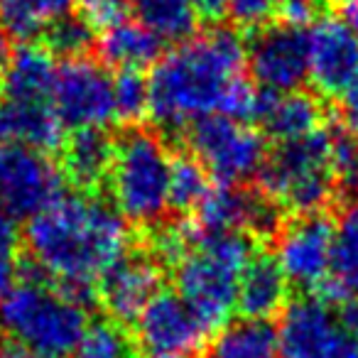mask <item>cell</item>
Wrapping results in <instances>:
<instances>
[{
	"label": "cell",
	"instance_id": "cell-19",
	"mask_svg": "<svg viewBox=\"0 0 358 358\" xmlns=\"http://www.w3.org/2000/svg\"><path fill=\"white\" fill-rule=\"evenodd\" d=\"M322 106L314 96L304 91H289V94H275V91L260 89V103L255 120L263 130L278 143L297 140L322 128Z\"/></svg>",
	"mask_w": 358,
	"mask_h": 358
},
{
	"label": "cell",
	"instance_id": "cell-1",
	"mask_svg": "<svg viewBox=\"0 0 358 358\" xmlns=\"http://www.w3.org/2000/svg\"><path fill=\"white\" fill-rule=\"evenodd\" d=\"M27 250L37 270L81 302L128 253V224L118 209L91 194H59L27 221Z\"/></svg>",
	"mask_w": 358,
	"mask_h": 358
},
{
	"label": "cell",
	"instance_id": "cell-11",
	"mask_svg": "<svg viewBox=\"0 0 358 358\" xmlns=\"http://www.w3.org/2000/svg\"><path fill=\"white\" fill-rule=\"evenodd\" d=\"M245 64L260 89L299 91L309 79V30L292 22L260 27L248 42Z\"/></svg>",
	"mask_w": 358,
	"mask_h": 358
},
{
	"label": "cell",
	"instance_id": "cell-39",
	"mask_svg": "<svg viewBox=\"0 0 358 358\" xmlns=\"http://www.w3.org/2000/svg\"><path fill=\"white\" fill-rule=\"evenodd\" d=\"M0 358H42V356L17 346L15 341H0Z\"/></svg>",
	"mask_w": 358,
	"mask_h": 358
},
{
	"label": "cell",
	"instance_id": "cell-14",
	"mask_svg": "<svg viewBox=\"0 0 358 358\" xmlns=\"http://www.w3.org/2000/svg\"><path fill=\"white\" fill-rule=\"evenodd\" d=\"M162 268L143 250L123 253L99 280V299L115 324L138 322L148 302L159 292Z\"/></svg>",
	"mask_w": 358,
	"mask_h": 358
},
{
	"label": "cell",
	"instance_id": "cell-35",
	"mask_svg": "<svg viewBox=\"0 0 358 358\" xmlns=\"http://www.w3.org/2000/svg\"><path fill=\"white\" fill-rule=\"evenodd\" d=\"M280 10L285 15V22L307 25L317 13V0H280Z\"/></svg>",
	"mask_w": 358,
	"mask_h": 358
},
{
	"label": "cell",
	"instance_id": "cell-2",
	"mask_svg": "<svg viewBox=\"0 0 358 358\" xmlns=\"http://www.w3.org/2000/svg\"><path fill=\"white\" fill-rule=\"evenodd\" d=\"M248 45L238 32L216 27L189 37L152 66L150 115L164 130H182L219 115L231 86L243 79Z\"/></svg>",
	"mask_w": 358,
	"mask_h": 358
},
{
	"label": "cell",
	"instance_id": "cell-6",
	"mask_svg": "<svg viewBox=\"0 0 358 358\" xmlns=\"http://www.w3.org/2000/svg\"><path fill=\"white\" fill-rule=\"evenodd\" d=\"M169 150L150 130H130L115 143L108 182L115 209L125 221L152 226L169 209Z\"/></svg>",
	"mask_w": 358,
	"mask_h": 358
},
{
	"label": "cell",
	"instance_id": "cell-16",
	"mask_svg": "<svg viewBox=\"0 0 358 358\" xmlns=\"http://www.w3.org/2000/svg\"><path fill=\"white\" fill-rule=\"evenodd\" d=\"M275 201L248 192L241 185L211 187L196 209V224L201 231H238L248 236H265L278 226Z\"/></svg>",
	"mask_w": 358,
	"mask_h": 358
},
{
	"label": "cell",
	"instance_id": "cell-42",
	"mask_svg": "<svg viewBox=\"0 0 358 358\" xmlns=\"http://www.w3.org/2000/svg\"><path fill=\"white\" fill-rule=\"evenodd\" d=\"M120 358H135V356H133V353H128V356H120Z\"/></svg>",
	"mask_w": 358,
	"mask_h": 358
},
{
	"label": "cell",
	"instance_id": "cell-20",
	"mask_svg": "<svg viewBox=\"0 0 358 358\" xmlns=\"http://www.w3.org/2000/svg\"><path fill=\"white\" fill-rule=\"evenodd\" d=\"M113 155L115 143L103 128L71 130L62 155V172L74 182L76 189H99L110 174Z\"/></svg>",
	"mask_w": 358,
	"mask_h": 358
},
{
	"label": "cell",
	"instance_id": "cell-37",
	"mask_svg": "<svg viewBox=\"0 0 358 358\" xmlns=\"http://www.w3.org/2000/svg\"><path fill=\"white\" fill-rule=\"evenodd\" d=\"M338 319H341V324H343V329L348 331V336L358 343V299H351V302L343 304Z\"/></svg>",
	"mask_w": 358,
	"mask_h": 358
},
{
	"label": "cell",
	"instance_id": "cell-17",
	"mask_svg": "<svg viewBox=\"0 0 358 358\" xmlns=\"http://www.w3.org/2000/svg\"><path fill=\"white\" fill-rule=\"evenodd\" d=\"M0 143H17L52 152L64 143V125L47 101L0 96Z\"/></svg>",
	"mask_w": 358,
	"mask_h": 358
},
{
	"label": "cell",
	"instance_id": "cell-32",
	"mask_svg": "<svg viewBox=\"0 0 358 358\" xmlns=\"http://www.w3.org/2000/svg\"><path fill=\"white\" fill-rule=\"evenodd\" d=\"M280 10V0H229L226 15L243 30H260Z\"/></svg>",
	"mask_w": 358,
	"mask_h": 358
},
{
	"label": "cell",
	"instance_id": "cell-18",
	"mask_svg": "<svg viewBox=\"0 0 358 358\" xmlns=\"http://www.w3.org/2000/svg\"><path fill=\"white\" fill-rule=\"evenodd\" d=\"M289 282L275 255H253L238 280L236 309L243 319L270 322L278 312L287 307Z\"/></svg>",
	"mask_w": 358,
	"mask_h": 358
},
{
	"label": "cell",
	"instance_id": "cell-31",
	"mask_svg": "<svg viewBox=\"0 0 358 358\" xmlns=\"http://www.w3.org/2000/svg\"><path fill=\"white\" fill-rule=\"evenodd\" d=\"M20 275V236L15 219L0 209V297L17 282Z\"/></svg>",
	"mask_w": 358,
	"mask_h": 358
},
{
	"label": "cell",
	"instance_id": "cell-23",
	"mask_svg": "<svg viewBox=\"0 0 358 358\" xmlns=\"http://www.w3.org/2000/svg\"><path fill=\"white\" fill-rule=\"evenodd\" d=\"M57 64L55 57L47 47H22L13 55V62L8 66L0 96L22 101H47L52 103V86H55Z\"/></svg>",
	"mask_w": 358,
	"mask_h": 358
},
{
	"label": "cell",
	"instance_id": "cell-26",
	"mask_svg": "<svg viewBox=\"0 0 358 358\" xmlns=\"http://www.w3.org/2000/svg\"><path fill=\"white\" fill-rule=\"evenodd\" d=\"M130 8L138 20L164 42L189 40L199 20L192 0H130Z\"/></svg>",
	"mask_w": 358,
	"mask_h": 358
},
{
	"label": "cell",
	"instance_id": "cell-9",
	"mask_svg": "<svg viewBox=\"0 0 358 358\" xmlns=\"http://www.w3.org/2000/svg\"><path fill=\"white\" fill-rule=\"evenodd\" d=\"M52 108L64 128H106L115 120L113 76L89 57H71L57 66Z\"/></svg>",
	"mask_w": 358,
	"mask_h": 358
},
{
	"label": "cell",
	"instance_id": "cell-5",
	"mask_svg": "<svg viewBox=\"0 0 358 358\" xmlns=\"http://www.w3.org/2000/svg\"><path fill=\"white\" fill-rule=\"evenodd\" d=\"M265 196L299 216L322 214L336 189L331 174V130L319 128L270 150L258 172Z\"/></svg>",
	"mask_w": 358,
	"mask_h": 358
},
{
	"label": "cell",
	"instance_id": "cell-30",
	"mask_svg": "<svg viewBox=\"0 0 358 358\" xmlns=\"http://www.w3.org/2000/svg\"><path fill=\"white\" fill-rule=\"evenodd\" d=\"M331 174L336 187L358 192V135L348 128L331 130Z\"/></svg>",
	"mask_w": 358,
	"mask_h": 358
},
{
	"label": "cell",
	"instance_id": "cell-4",
	"mask_svg": "<svg viewBox=\"0 0 358 358\" xmlns=\"http://www.w3.org/2000/svg\"><path fill=\"white\" fill-rule=\"evenodd\" d=\"M86 302L59 285L22 278L0 297V331L42 358H69L89 329Z\"/></svg>",
	"mask_w": 358,
	"mask_h": 358
},
{
	"label": "cell",
	"instance_id": "cell-38",
	"mask_svg": "<svg viewBox=\"0 0 358 358\" xmlns=\"http://www.w3.org/2000/svg\"><path fill=\"white\" fill-rule=\"evenodd\" d=\"M13 47H10V35H8L3 27H0V84H3V76H6L8 66L13 62Z\"/></svg>",
	"mask_w": 358,
	"mask_h": 358
},
{
	"label": "cell",
	"instance_id": "cell-36",
	"mask_svg": "<svg viewBox=\"0 0 358 358\" xmlns=\"http://www.w3.org/2000/svg\"><path fill=\"white\" fill-rule=\"evenodd\" d=\"M192 6H194L196 15H199L201 20L216 22L229 10V0H192Z\"/></svg>",
	"mask_w": 358,
	"mask_h": 358
},
{
	"label": "cell",
	"instance_id": "cell-7",
	"mask_svg": "<svg viewBox=\"0 0 358 358\" xmlns=\"http://www.w3.org/2000/svg\"><path fill=\"white\" fill-rule=\"evenodd\" d=\"M187 143L194 159L221 185H241L255 177L268 157L265 138L248 123L209 115L187 128Z\"/></svg>",
	"mask_w": 358,
	"mask_h": 358
},
{
	"label": "cell",
	"instance_id": "cell-33",
	"mask_svg": "<svg viewBox=\"0 0 358 358\" xmlns=\"http://www.w3.org/2000/svg\"><path fill=\"white\" fill-rule=\"evenodd\" d=\"M79 6L84 10V17L94 27H108L123 20L125 10L130 8V0H79Z\"/></svg>",
	"mask_w": 358,
	"mask_h": 358
},
{
	"label": "cell",
	"instance_id": "cell-41",
	"mask_svg": "<svg viewBox=\"0 0 358 358\" xmlns=\"http://www.w3.org/2000/svg\"><path fill=\"white\" fill-rule=\"evenodd\" d=\"M150 358H185V356H167V353H150Z\"/></svg>",
	"mask_w": 358,
	"mask_h": 358
},
{
	"label": "cell",
	"instance_id": "cell-3",
	"mask_svg": "<svg viewBox=\"0 0 358 358\" xmlns=\"http://www.w3.org/2000/svg\"><path fill=\"white\" fill-rule=\"evenodd\" d=\"M187 248L174 260L177 292L199 314L206 329L229 324L236 309L238 280L255 255L253 236L238 231H201L185 226Z\"/></svg>",
	"mask_w": 358,
	"mask_h": 358
},
{
	"label": "cell",
	"instance_id": "cell-10",
	"mask_svg": "<svg viewBox=\"0 0 358 358\" xmlns=\"http://www.w3.org/2000/svg\"><path fill=\"white\" fill-rule=\"evenodd\" d=\"M278 336L280 358H358V343L322 297L287 302Z\"/></svg>",
	"mask_w": 358,
	"mask_h": 358
},
{
	"label": "cell",
	"instance_id": "cell-12",
	"mask_svg": "<svg viewBox=\"0 0 358 358\" xmlns=\"http://www.w3.org/2000/svg\"><path fill=\"white\" fill-rule=\"evenodd\" d=\"M334 224L324 214L299 216L285 226L278 241L275 260L289 285L302 289H319L331 273Z\"/></svg>",
	"mask_w": 358,
	"mask_h": 358
},
{
	"label": "cell",
	"instance_id": "cell-28",
	"mask_svg": "<svg viewBox=\"0 0 358 358\" xmlns=\"http://www.w3.org/2000/svg\"><path fill=\"white\" fill-rule=\"evenodd\" d=\"M113 106L115 120L138 123L150 113V86L140 71H120L113 79Z\"/></svg>",
	"mask_w": 358,
	"mask_h": 358
},
{
	"label": "cell",
	"instance_id": "cell-13",
	"mask_svg": "<svg viewBox=\"0 0 358 358\" xmlns=\"http://www.w3.org/2000/svg\"><path fill=\"white\" fill-rule=\"evenodd\" d=\"M138 338L150 353L189 356L204 343L206 324L179 292H157L138 317Z\"/></svg>",
	"mask_w": 358,
	"mask_h": 358
},
{
	"label": "cell",
	"instance_id": "cell-27",
	"mask_svg": "<svg viewBox=\"0 0 358 358\" xmlns=\"http://www.w3.org/2000/svg\"><path fill=\"white\" fill-rule=\"evenodd\" d=\"M209 189V172L199 159H174L172 179H169V206H174L177 211H196Z\"/></svg>",
	"mask_w": 358,
	"mask_h": 358
},
{
	"label": "cell",
	"instance_id": "cell-22",
	"mask_svg": "<svg viewBox=\"0 0 358 358\" xmlns=\"http://www.w3.org/2000/svg\"><path fill=\"white\" fill-rule=\"evenodd\" d=\"M162 37L155 35L140 20H118L103 30L99 52L106 64L118 71H143L162 59Z\"/></svg>",
	"mask_w": 358,
	"mask_h": 358
},
{
	"label": "cell",
	"instance_id": "cell-25",
	"mask_svg": "<svg viewBox=\"0 0 358 358\" xmlns=\"http://www.w3.org/2000/svg\"><path fill=\"white\" fill-rule=\"evenodd\" d=\"M76 0H0V27L17 40H32L71 15Z\"/></svg>",
	"mask_w": 358,
	"mask_h": 358
},
{
	"label": "cell",
	"instance_id": "cell-21",
	"mask_svg": "<svg viewBox=\"0 0 358 358\" xmlns=\"http://www.w3.org/2000/svg\"><path fill=\"white\" fill-rule=\"evenodd\" d=\"M322 292L327 302L358 299V196L343 206L334 224L331 273Z\"/></svg>",
	"mask_w": 358,
	"mask_h": 358
},
{
	"label": "cell",
	"instance_id": "cell-40",
	"mask_svg": "<svg viewBox=\"0 0 358 358\" xmlns=\"http://www.w3.org/2000/svg\"><path fill=\"white\" fill-rule=\"evenodd\" d=\"M341 20L358 35V0H341Z\"/></svg>",
	"mask_w": 358,
	"mask_h": 358
},
{
	"label": "cell",
	"instance_id": "cell-15",
	"mask_svg": "<svg viewBox=\"0 0 358 358\" xmlns=\"http://www.w3.org/2000/svg\"><path fill=\"white\" fill-rule=\"evenodd\" d=\"M358 76V35L338 17L309 27V79L319 94L341 96Z\"/></svg>",
	"mask_w": 358,
	"mask_h": 358
},
{
	"label": "cell",
	"instance_id": "cell-29",
	"mask_svg": "<svg viewBox=\"0 0 358 358\" xmlns=\"http://www.w3.org/2000/svg\"><path fill=\"white\" fill-rule=\"evenodd\" d=\"M42 37L52 55H64L66 59L84 57L94 45V25L84 15H66L55 22Z\"/></svg>",
	"mask_w": 358,
	"mask_h": 358
},
{
	"label": "cell",
	"instance_id": "cell-24",
	"mask_svg": "<svg viewBox=\"0 0 358 358\" xmlns=\"http://www.w3.org/2000/svg\"><path fill=\"white\" fill-rule=\"evenodd\" d=\"M206 358H280L278 329L263 319H238L221 327Z\"/></svg>",
	"mask_w": 358,
	"mask_h": 358
},
{
	"label": "cell",
	"instance_id": "cell-8",
	"mask_svg": "<svg viewBox=\"0 0 358 358\" xmlns=\"http://www.w3.org/2000/svg\"><path fill=\"white\" fill-rule=\"evenodd\" d=\"M64 172L45 150L0 143V209L30 221L62 194Z\"/></svg>",
	"mask_w": 358,
	"mask_h": 358
},
{
	"label": "cell",
	"instance_id": "cell-34",
	"mask_svg": "<svg viewBox=\"0 0 358 358\" xmlns=\"http://www.w3.org/2000/svg\"><path fill=\"white\" fill-rule=\"evenodd\" d=\"M338 106H341L343 128H348L351 133L358 135V76L338 96Z\"/></svg>",
	"mask_w": 358,
	"mask_h": 358
}]
</instances>
